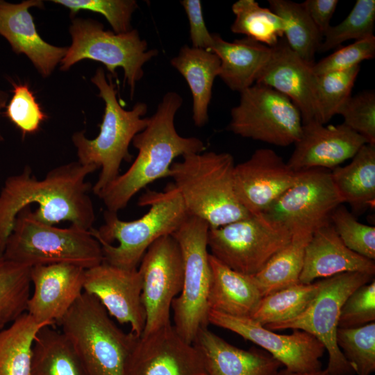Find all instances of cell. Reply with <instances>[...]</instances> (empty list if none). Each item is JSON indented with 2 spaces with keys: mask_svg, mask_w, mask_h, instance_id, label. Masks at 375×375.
I'll use <instances>...</instances> for the list:
<instances>
[{
  "mask_svg": "<svg viewBox=\"0 0 375 375\" xmlns=\"http://www.w3.org/2000/svg\"><path fill=\"white\" fill-rule=\"evenodd\" d=\"M97 169L76 161L53 168L41 180L29 167L9 176L0 192V255L17 214L33 203L38 205L35 217L46 224L69 222L85 230L92 228L95 212L86 178Z\"/></svg>",
  "mask_w": 375,
  "mask_h": 375,
  "instance_id": "obj_1",
  "label": "cell"
},
{
  "mask_svg": "<svg viewBox=\"0 0 375 375\" xmlns=\"http://www.w3.org/2000/svg\"><path fill=\"white\" fill-rule=\"evenodd\" d=\"M182 104L179 94L167 92L147 127L133 138L137 157L124 174L97 195L106 210L117 213L141 190L169 176L170 167L177 157L205 151L201 140L181 136L175 128V116Z\"/></svg>",
  "mask_w": 375,
  "mask_h": 375,
  "instance_id": "obj_2",
  "label": "cell"
},
{
  "mask_svg": "<svg viewBox=\"0 0 375 375\" xmlns=\"http://www.w3.org/2000/svg\"><path fill=\"white\" fill-rule=\"evenodd\" d=\"M138 204L149 207L141 217L124 221L117 212L106 210L104 223L98 229L90 230L101 245L103 262L138 269L149 247L160 238L172 235L189 215L172 183L162 192L147 190Z\"/></svg>",
  "mask_w": 375,
  "mask_h": 375,
  "instance_id": "obj_3",
  "label": "cell"
},
{
  "mask_svg": "<svg viewBox=\"0 0 375 375\" xmlns=\"http://www.w3.org/2000/svg\"><path fill=\"white\" fill-rule=\"evenodd\" d=\"M235 165L231 153L214 151L185 155L172 163L169 177L189 215L217 228L251 215L237 197Z\"/></svg>",
  "mask_w": 375,
  "mask_h": 375,
  "instance_id": "obj_4",
  "label": "cell"
},
{
  "mask_svg": "<svg viewBox=\"0 0 375 375\" xmlns=\"http://www.w3.org/2000/svg\"><path fill=\"white\" fill-rule=\"evenodd\" d=\"M91 81L99 89L98 96L105 103L99 133L91 140L83 131H78L72 139L78 161L101 168L99 178L92 187L97 196L119 175L122 162L131 160L129 145L133 138L147 127L149 117L143 118L148 110L144 102L136 103L130 110L123 108L117 100L112 76L108 74L107 79L102 67L97 69Z\"/></svg>",
  "mask_w": 375,
  "mask_h": 375,
  "instance_id": "obj_5",
  "label": "cell"
},
{
  "mask_svg": "<svg viewBox=\"0 0 375 375\" xmlns=\"http://www.w3.org/2000/svg\"><path fill=\"white\" fill-rule=\"evenodd\" d=\"M58 324L88 375H125L139 337L119 328L94 296L83 291Z\"/></svg>",
  "mask_w": 375,
  "mask_h": 375,
  "instance_id": "obj_6",
  "label": "cell"
},
{
  "mask_svg": "<svg viewBox=\"0 0 375 375\" xmlns=\"http://www.w3.org/2000/svg\"><path fill=\"white\" fill-rule=\"evenodd\" d=\"M3 256L31 267L63 263L87 269L103 260L101 245L90 231L46 224L35 217L31 206L17 214Z\"/></svg>",
  "mask_w": 375,
  "mask_h": 375,
  "instance_id": "obj_7",
  "label": "cell"
},
{
  "mask_svg": "<svg viewBox=\"0 0 375 375\" xmlns=\"http://www.w3.org/2000/svg\"><path fill=\"white\" fill-rule=\"evenodd\" d=\"M69 31L72 44L60 69L67 71L81 60H92L102 63L110 75L117 78L116 69L121 67L131 97L136 83L144 76L143 66L158 54L156 49H148L147 41L136 29L118 34L105 30L101 22L93 19L74 17Z\"/></svg>",
  "mask_w": 375,
  "mask_h": 375,
  "instance_id": "obj_8",
  "label": "cell"
},
{
  "mask_svg": "<svg viewBox=\"0 0 375 375\" xmlns=\"http://www.w3.org/2000/svg\"><path fill=\"white\" fill-rule=\"evenodd\" d=\"M209 228L206 222L188 215L172 235L180 247L183 261L182 290L172 303L173 326L185 340L192 344L199 330L209 324Z\"/></svg>",
  "mask_w": 375,
  "mask_h": 375,
  "instance_id": "obj_9",
  "label": "cell"
},
{
  "mask_svg": "<svg viewBox=\"0 0 375 375\" xmlns=\"http://www.w3.org/2000/svg\"><path fill=\"white\" fill-rule=\"evenodd\" d=\"M292 233L264 213L210 228V254L229 268L247 275L259 272L291 240Z\"/></svg>",
  "mask_w": 375,
  "mask_h": 375,
  "instance_id": "obj_10",
  "label": "cell"
},
{
  "mask_svg": "<svg viewBox=\"0 0 375 375\" xmlns=\"http://www.w3.org/2000/svg\"><path fill=\"white\" fill-rule=\"evenodd\" d=\"M374 277L360 272H345L321 280L317 295L301 314L289 320L264 326L273 331L298 329L312 335L328 351V361L325 369L328 375H354V367L336 342L340 314L347 297Z\"/></svg>",
  "mask_w": 375,
  "mask_h": 375,
  "instance_id": "obj_11",
  "label": "cell"
},
{
  "mask_svg": "<svg viewBox=\"0 0 375 375\" xmlns=\"http://www.w3.org/2000/svg\"><path fill=\"white\" fill-rule=\"evenodd\" d=\"M302 126L301 113L290 99L254 83L240 93L239 104L231 110L228 129L242 138L286 147L298 140Z\"/></svg>",
  "mask_w": 375,
  "mask_h": 375,
  "instance_id": "obj_12",
  "label": "cell"
},
{
  "mask_svg": "<svg viewBox=\"0 0 375 375\" xmlns=\"http://www.w3.org/2000/svg\"><path fill=\"white\" fill-rule=\"evenodd\" d=\"M341 204L331 170L312 169L299 172L296 182L262 213L292 234H312L331 224L333 212Z\"/></svg>",
  "mask_w": 375,
  "mask_h": 375,
  "instance_id": "obj_13",
  "label": "cell"
},
{
  "mask_svg": "<svg viewBox=\"0 0 375 375\" xmlns=\"http://www.w3.org/2000/svg\"><path fill=\"white\" fill-rule=\"evenodd\" d=\"M138 269L142 278V301L146 313L142 335L171 323L172 303L182 290L183 261L175 238L168 235L155 241Z\"/></svg>",
  "mask_w": 375,
  "mask_h": 375,
  "instance_id": "obj_14",
  "label": "cell"
},
{
  "mask_svg": "<svg viewBox=\"0 0 375 375\" xmlns=\"http://www.w3.org/2000/svg\"><path fill=\"white\" fill-rule=\"evenodd\" d=\"M209 324L229 330L268 352L288 371L305 373L322 369L324 344L312 335L294 329L279 334L267 329L251 317H235L210 310Z\"/></svg>",
  "mask_w": 375,
  "mask_h": 375,
  "instance_id": "obj_15",
  "label": "cell"
},
{
  "mask_svg": "<svg viewBox=\"0 0 375 375\" xmlns=\"http://www.w3.org/2000/svg\"><path fill=\"white\" fill-rule=\"evenodd\" d=\"M125 375H208L194 344L185 340L172 323L138 339Z\"/></svg>",
  "mask_w": 375,
  "mask_h": 375,
  "instance_id": "obj_16",
  "label": "cell"
},
{
  "mask_svg": "<svg viewBox=\"0 0 375 375\" xmlns=\"http://www.w3.org/2000/svg\"><path fill=\"white\" fill-rule=\"evenodd\" d=\"M84 292L94 296L109 315L131 326L140 337L146 323L142 301V278L138 269H126L106 262L85 269Z\"/></svg>",
  "mask_w": 375,
  "mask_h": 375,
  "instance_id": "obj_17",
  "label": "cell"
},
{
  "mask_svg": "<svg viewBox=\"0 0 375 375\" xmlns=\"http://www.w3.org/2000/svg\"><path fill=\"white\" fill-rule=\"evenodd\" d=\"M295 172L274 150H256L235 165L234 188L241 205L250 213L265 212L297 181Z\"/></svg>",
  "mask_w": 375,
  "mask_h": 375,
  "instance_id": "obj_18",
  "label": "cell"
},
{
  "mask_svg": "<svg viewBox=\"0 0 375 375\" xmlns=\"http://www.w3.org/2000/svg\"><path fill=\"white\" fill-rule=\"evenodd\" d=\"M85 272L81 267L63 263L32 267L33 292L27 302V313L40 324H59L83 292Z\"/></svg>",
  "mask_w": 375,
  "mask_h": 375,
  "instance_id": "obj_19",
  "label": "cell"
},
{
  "mask_svg": "<svg viewBox=\"0 0 375 375\" xmlns=\"http://www.w3.org/2000/svg\"><path fill=\"white\" fill-rule=\"evenodd\" d=\"M367 141L344 123L325 126L303 124L301 133L287 164L295 172L333 169L352 158Z\"/></svg>",
  "mask_w": 375,
  "mask_h": 375,
  "instance_id": "obj_20",
  "label": "cell"
},
{
  "mask_svg": "<svg viewBox=\"0 0 375 375\" xmlns=\"http://www.w3.org/2000/svg\"><path fill=\"white\" fill-rule=\"evenodd\" d=\"M312 66L294 52L282 38L272 47L270 56L255 83L273 88L290 99L299 110L303 124L318 122L315 74Z\"/></svg>",
  "mask_w": 375,
  "mask_h": 375,
  "instance_id": "obj_21",
  "label": "cell"
},
{
  "mask_svg": "<svg viewBox=\"0 0 375 375\" xmlns=\"http://www.w3.org/2000/svg\"><path fill=\"white\" fill-rule=\"evenodd\" d=\"M31 7L44 8L41 0H25L13 3L0 0V35L17 54L25 55L40 74L47 78L65 56L68 47H56L44 41L38 33Z\"/></svg>",
  "mask_w": 375,
  "mask_h": 375,
  "instance_id": "obj_22",
  "label": "cell"
},
{
  "mask_svg": "<svg viewBox=\"0 0 375 375\" xmlns=\"http://www.w3.org/2000/svg\"><path fill=\"white\" fill-rule=\"evenodd\" d=\"M345 272L374 276V260L350 250L342 242L331 224L316 230L308 243L299 283L308 284L319 278Z\"/></svg>",
  "mask_w": 375,
  "mask_h": 375,
  "instance_id": "obj_23",
  "label": "cell"
},
{
  "mask_svg": "<svg viewBox=\"0 0 375 375\" xmlns=\"http://www.w3.org/2000/svg\"><path fill=\"white\" fill-rule=\"evenodd\" d=\"M193 344L208 375H278L283 366L264 349L236 347L208 327L199 330Z\"/></svg>",
  "mask_w": 375,
  "mask_h": 375,
  "instance_id": "obj_24",
  "label": "cell"
},
{
  "mask_svg": "<svg viewBox=\"0 0 375 375\" xmlns=\"http://www.w3.org/2000/svg\"><path fill=\"white\" fill-rule=\"evenodd\" d=\"M211 276L209 310L235 317H251L262 298L253 276L238 272L209 255Z\"/></svg>",
  "mask_w": 375,
  "mask_h": 375,
  "instance_id": "obj_25",
  "label": "cell"
},
{
  "mask_svg": "<svg viewBox=\"0 0 375 375\" xmlns=\"http://www.w3.org/2000/svg\"><path fill=\"white\" fill-rule=\"evenodd\" d=\"M212 38L210 51L220 60L218 76L231 90L240 93L253 85L272 47L247 37L228 42L212 33Z\"/></svg>",
  "mask_w": 375,
  "mask_h": 375,
  "instance_id": "obj_26",
  "label": "cell"
},
{
  "mask_svg": "<svg viewBox=\"0 0 375 375\" xmlns=\"http://www.w3.org/2000/svg\"><path fill=\"white\" fill-rule=\"evenodd\" d=\"M170 63L184 77L190 89L194 125L205 126L208 121L213 83L219 73V58L210 51L184 45Z\"/></svg>",
  "mask_w": 375,
  "mask_h": 375,
  "instance_id": "obj_27",
  "label": "cell"
},
{
  "mask_svg": "<svg viewBox=\"0 0 375 375\" xmlns=\"http://www.w3.org/2000/svg\"><path fill=\"white\" fill-rule=\"evenodd\" d=\"M332 181L343 203L354 212L374 208L375 145L365 144L345 166L331 171Z\"/></svg>",
  "mask_w": 375,
  "mask_h": 375,
  "instance_id": "obj_28",
  "label": "cell"
},
{
  "mask_svg": "<svg viewBox=\"0 0 375 375\" xmlns=\"http://www.w3.org/2000/svg\"><path fill=\"white\" fill-rule=\"evenodd\" d=\"M52 326H43L35 337L31 375H88L69 340Z\"/></svg>",
  "mask_w": 375,
  "mask_h": 375,
  "instance_id": "obj_29",
  "label": "cell"
},
{
  "mask_svg": "<svg viewBox=\"0 0 375 375\" xmlns=\"http://www.w3.org/2000/svg\"><path fill=\"white\" fill-rule=\"evenodd\" d=\"M46 325L24 312L0 331V375H31L33 347Z\"/></svg>",
  "mask_w": 375,
  "mask_h": 375,
  "instance_id": "obj_30",
  "label": "cell"
},
{
  "mask_svg": "<svg viewBox=\"0 0 375 375\" xmlns=\"http://www.w3.org/2000/svg\"><path fill=\"white\" fill-rule=\"evenodd\" d=\"M312 234L296 233L256 274L254 280L262 297L299 283L306 247Z\"/></svg>",
  "mask_w": 375,
  "mask_h": 375,
  "instance_id": "obj_31",
  "label": "cell"
},
{
  "mask_svg": "<svg viewBox=\"0 0 375 375\" xmlns=\"http://www.w3.org/2000/svg\"><path fill=\"white\" fill-rule=\"evenodd\" d=\"M269 9L284 23L283 38L290 48L303 60L313 65L322 36L303 3L290 0H269Z\"/></svg>",
  "mask_w": 375,
  "mask_h": 375,
  "instance_id": "obj_32",
  "label": "cell"
},
{
  "mask_svg": "<svg viewBox=\"0 0 375 375\" xmlns=\"http://www.w3.org/2000/svg\"><path fill=\"white\" fill-rule=\"evenodd\" d=\"M319 288V281L299 283L262 297L251 317L262 326L289 320L301 314L311 303Z\"/></svg>",
  "mask_w": 375,
  "mask_h": 375,
  "instance_id": "obj_33",
  "label": "cell"
},
{
  "mask_svg": "<svg viewBox=\"0 0 375 375\" xmlns=\"http://www.w3.org/2000/svg\"><path fill=\"white\" fill-rule=\"evenodd\" d=\"M232 11L235 16L231 26L233 33L244 35L270 47L283 38L282 19L254 0L237 1L232 5Z\"/></svg>",
  "mask_w": 375,
  "mask_h": 375,
  "instance_id": "obj_34",
  "label": "cell"
},
{
  "mask_svg": "<svg viewBox=\"0 0 375 375\" xmlns=\"http://www.w3.org/2000/svg\"><path fill=\"white\" fill-rule=\"evenodd\" d=\"M31 269L0 255V330L26 310L31 296Z\"/></svg>",
  "mask_w": 375,
  "mask_h": 375,
  "instance_id": "obj_35",
  "label": "cell"
},
{
  "mask_svg": "<svg viewBox=\"0 0 375 375\" xmlns=\"http://www.w3.org/2000/svg\"><path fill=\"white\" fill-rule=\"evenodd\" d=\"M360 66L349 69L315 75L317 122L326 124L337 115L342 104L351 97Z\"/></svg>",
  "mask_w": 375,
  "mask_h": 375,
  "instance_id": "obj_36",
  "label": "cell"
},
{
  "mask_svg": "<svg viewBox=\"0 0 375 375\" xmlns=\"http://www.w3.org/2000/svg\"><path fill=\"white\" fill-rule=\"evenodd\" d=\"M374 22L375 1L357 0L343 21L327 29L318 51L335 49L349 40L357 41L374 35Z\"/></svg>",
  "mask_w": 375,
  "mask_h": 375,
  "instance_id": "obj_37",
  "label": "cell"
},
{
  "mask_svg": "<svg viewBox=\"0 0 375 375\" xmlns=\"http://www.w3.org/2000/svg\"><path fill=\"white\" fill-rule=\"evenodd\" d=\"M336 342L357 375L375 371V322L356 328H338Z\"/></svg>",
  "mask_w": 375,
  "mask_h": 375,
  "instance_id": "obj_38",
  "label": "cell"
},
{
  "mask_svg": "<svg viewBox=\"0 0 375 375\" xmlns=\"http://www.w3.org/2000/svg\"><path fill=\"white\" fill-rule=\"evenodd\" d=\"M331 224L342 242L350 250L375 260V227L360 222L343 204L331 216Z\"/></svg>",
  "mask_w": 375,
  "mask_h": 375,
  "instance_id": "obj_39",
  "label": "cell"
},
{
  "mask_svg": "<svg viewBox=\"0 0 375 375\" xmlns=\"http://www.w3.org/2000/svg\"><path fill=\"white\" fill-rule=\"evenodd\" d=\"M52 2L67 8L70 16L75 17L80 10H89L102 15L115 33L131 31L133 12L138 8L135 0H53Z\"/></svg>",
  "mask_w": 375,
  "mask_h": 375,
  "instance_id": "obj_40",
  "label": "cell"
},
{
  "mask_svg": "<svg viewBox=\"0 0 375 375\" xmlns=\"http://www.w3.org/2000/svg\"><path fill=\"white\" fill-rule=\"evenodd\" d=\"M13 95L6 107L5 114L22 132L23 137L36 133L47 118L27 84L12 82Z\"/></svg>",
  "mask_w": 375,
  "mask_h": 375,
  "instance_id": "obj_41",
  "label": "cell"
},
{
  "mask_svg": "<svg viewBox=\"0 0 375 375\" xmlns=\"http://www.w3.org/2000/svg\"><path fill=\"white\" fill-rule=\"evenodd\" d=\"M337 115L344 124L375 145V92L366 90L349 97L340 107Z\"/></svg>",
  "mask_w": 375,
  "mask_h": 375,
  "instance_id": "obj_42",
  "label": "cell"
},
{
  "mask_svg": "<svg viewBox=\"0 0 375 375\" xmlns=\"http://www.w3.org/2000/svg\"><path fill=\"white\" fill-rule=\"evenodd\" d=\"M374 56L375 37L372 35L338 49L319 62H315L312 70L315 75L344 71L360 65L363 60L372 59Z\"/></svg>",
  "mask_w": 375,
  "mask_h": 375,
  "instance_id": "obj_43",
  "label": "cell"
},
{
  "mask_svg": "<svg viewBox=\"0 0 375 375\" xmlns=\"http://www.w3.org/2000/svg\"><path fill=\"white\" fill-rule=\"evenodd\" d=\"M375 322V281L355 290L341 308L338 327L356 328Z\"/></svg>",
  "mask_w": 375,
  "mask_h": 375,
  "instance_id": "obj_44",
  "label": "cell"
},
{
  "mask_svg": "<svg viewBox=\"0 0 375 375\" xmlns=\"http://www.w3.org/2000/svg\"><path fill=\"white\" fill-rule=\"evenodd\" d=\"M181 4L188 19L192 47L210 51L213 42L212 33L206 27L201 1L183 0Z\"/></svg>",
  "mask_w": 375,
  "mask_h": 375,
  "instance_id": "obj_45",
  "label": "cell"
},
{
  "mask_svg": "<svg viewBox=\"0 0 375 375\" xmlns=\"http://www.w3.org/2000/svg\"><path fill=\"white\" fill-rule=\"evenodd\" d=\"M302 3L323 38L331 26V19L339 1L338 0H306Z\"/></svg>",
  "mask_w": 375,
  "mask_h": 375,
  "instance_id": "obj_46",
  "label": "cell"
},
{
  "mask_svg": "<svg viewBox=\"0 0 375 375\" xmlns=\"http://www.w3.org/2000/svg\"><path fill=\"white\" fill-rule=\"evenodd\" d=\"M278 375H328L326 369H320L312 372H305V373H299V372H292L287 370L286 369H281Z\"/></svg>",
  "mask_w": 375,
  "mask_h": 375,
  "instance_id": "obj_47",
  "label": "cell"
},
{
  "mask_svg": "<svg viewBox=\"0 0 375 375\" xmlns=\"http://www.w3.org/2000/svg\"><path fill=\"white\" fill-rule=\"evenodd\" d=\"M9 100V94L1 89L0 88V115L2 113V110L6 108L8 101ZM3 140V137L0 132V142Z\"/></svg>",
  "mask_w": 375,
  "mask_h": 375,
  "instance_id": "obj_48",
  "label": "cell"
}]
</instances>
